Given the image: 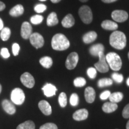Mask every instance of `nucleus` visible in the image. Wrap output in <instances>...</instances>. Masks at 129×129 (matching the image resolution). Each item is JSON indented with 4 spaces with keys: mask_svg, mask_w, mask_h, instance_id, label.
Segmentation results:
<instances>
[{
    "mask_svg": "<svg viewBox=\"0 0 129 129\" xmlns=\"http://www.w3.org/2000/svg\"><path fill=\"white\" fill-rule=\"evenodd\" d=\"M126 37L122 32L115 30L111 34L109 37V44L117 50L123 49L126 46Z\"/></svg>",
    "mask_w": 129,
    "mask_h": 129,
    "instance_id": "nucleus-1",
    "label": "nucleus"
},
{
    "mask_svg": "<svg viewBox=\"0 0 129 129\" xmlns=\"http://www.w3.org/2000/svg\"><path fill=\"white\" fill-rule=\"evenodd\" d=\"M70 46V43L65 35L62 34L54 35L51 40V47L53 49L57 51H63L68 49Z\"/></svg>",
    "mask_w": 129,
    "mask_h": 129,
    "instance_id": "nucleus-2",
    "label": "nucleus"
},
{
    "mask_svg": "<svg viewBox=\"0 0 129 129\" xmlns=\"http://www.w3.org/2000/svg\"><path fill=\"white\" fill-rule=\"evenodd\" d=\"M105 58L111 69L115 71L120 70L122 67V60L118 54L114 52H110L106 54Z\"/></svg>",
    "mask_w": 129,
    "mask_h": 129,
    "instance_id": "nucleus-3",
    "label": "nucleus"
},
{
    "mask_svg": "<svg viewBox=\"0 0 129 129\" xmlns=\"http://www.w3.org/2000/svg\"><path fill=\"white\" fill-rule=\"evenodd\" d=\"M78 14L81 20L85 24H90L93 20V13L87 6H83L79 9Z\"/></svg>",
    "mask_w": 129,
    "mask_h": 129,
    "instance_id": "nucleus-4",
    "label": "nucleus"
},
{
    "mask_svg": "<svg viewBox=\"0 0 129 129\" xmlns=\"http://www.w3.org/2000/svg\"><path fill=\"white\" fill-rule=\"evenodd\" d=\"M25 99V95L23 91L20 88H16L11 93V100L14 104L20 105L23 104Z\"/></svg>",
    "mask_w": 129,
    "mask_h": 129,
    "instance_id": "nucleus-5",
    "label": "nucleus"
},
{
    "mask_svg": "<svg viewBox=\"0 0 129 129\" xmlns=\"http://www.w3.org/2000/svg\"><path fill=\"white\" fill-rule=\"evenodd\" d=\"M98 57H99V62L94 64L95 68L101 73H105V72H108L109 67L106 62L105 55L104 54V52L100 53Z\"/></svg>",
    "mask_w": 129,
    "mask_h": 129,
    "instance_id": "nucleus-6",
    "label": "nucleus"
},
{
    "mask_svg": "<svg viewBox=\"0 0 129 129\" xmlns=\"http://www.w3.org/2000/svg\"><path fill=\"white\" fill-rule=\"evenodd\" d=\"M30 43L36 48H41L44 44V40L41 34L37 32L32 33L29 37Z\"/></svg>",
    "mask_w": 129,
    "mask_h": 129,
    "instance_id": "nucleus-7",
    "label": "nucleus"
},
{
    "mask_svg": "<svg viewBox=\"0 0 129 129\" xmlns=\"http://www.w3.org/2000/svg\"><path fill=\"white\" fill-rule=\"evenodd\" d=\"M79 57L78 54L76 52H72L67 57L65 62L66 67L68 69L72 70L76 67L78 62Z\"/></svg>",
    "mask_w": 129,
    "mask_h": 129,
    "instance_id": "nucleus-8",
    "label": "nucleus"
},
{
    "mask_svg": "<svg viewBox=\"0 0 129 129\" xmlns=\"http://www.w3.org/2000/svg\"><path fill=\"white\" fill-rule=\"evenodd\" d=\"M20 81L26 87L31 88L35 85V80L34 77L29 72H25L21 75Z\"/></svg>",
    "mask_w": 129,
    "mask_h": 129,
    "instance_id": "nucleus-9",
    "label": "nucleus"
},
{
    "mask_svg": "<svg viewBox=\"0 0 129 129\" xmlns=\"http://www.w3.org/2000/svg\"><path fill=\"white\" fill-rule=\"evenodd\" d=\"M111 17L113 20L117 22H124L128 19V13L124 10H117L112 12Z\"/></svg>",
    "mask_w": 129,
    "mask_h": 129,
    "instance_id": "nucleus-10",
    "label": "nucleus"
},
{
    "mask_svg": "<svg viewBox=\"0 0 129 129\" xmlns=\"http://www.w3.org/2000/svg\"><path fill=\"white\" fill-rule=\"evenodd\" d=\"M32 26L28 22H25L22 23L21 27V36L23 39L27 40L29 38V37L32 34Z\"/></svg>",
    "mask_w": 129,
    "mask_h": 129,
    "instance_id": "nucleus-11",
    "label": "nucleus"
},
{
    "mask_svg": "<svg viewBox=\"0 0 129 129\" xmlns=\"http://www.w3.org/2000/svg\"><path fill=\"white\" fill-rule=\"evenodd\" d=\"M88 116V112L86 109H80L74 113L72 117L76 121H83L86 120Z\"/></svg>",
    "mask_w": 129,
    "mask_h": 129,
    "instance_id": "nucleus-12",
    "label": "nucleus"
},
{
    "mask_svg": "<svg viewBox=\"0 0 129 129\" xmlns=\"http://www.w3.org/2000/svg\"><path fill=\"white\" fill-rule=\"evenodd\" d=\"M38 107L42 112L46 115H51L52 112V109L49 103L46 101H41L38 103Z\"/></svg>",
    "mask_w": 129,
    "mask_h": 129,
    "instance_id": "nucleus-13",
    "label": "nucleus"
},
{
    "mask_svg": "<svg viewBox=\"0 0 129 129\" xmlns=\"http://www.w3.org/2000/svg\"><path fill=\"white\" fill-rule=\"evenodd\" d=\"M84 96L85 101L91 104L94 101L95 98H96V93L94 88L91 87H88L85 89Z\"/></svg>",
    "mask_w": 129,
    "mask_h": 129,
    "instance_id": "nucleus-14",
    "label": "nucleus"
},
{
    "mask_svg": "<svg viewBox=\"0 0 129 129\" xmlns=\"http://www.w3.org/2000/svg\"><path fill=\"white\" fill-rule=\"evenodd\" d=\"M2 106L3 109L10 115H13L16 112L15 106L9 100H4L2 102Z\"/></svg>",
    "mask_w": 129,
    "mask_h": 129,
    "instance_id": "nucleus-15",
    "label": "nucleus"
},
{
    "mask_svg": "<svg viewBox=\"0 0 129 129\" xmlns=\"http://www.w3.org/2000/svg\"><path fill=\"white\" fill-rule=\"evenodd\" d=\"M42 90H43V92L45 96L47 97H51L56 94L57 88L54 85L51 84H46V85L42 88Z\"/></svg>",
    "mask_w": 129,
    "mask_h": 129,
    "instance_id": "nucleus-16",
    "label": "nucleus"
},
{
    "mask_svg": "<svg viewBox=\"0 0 129 129\" xmlns=\"http://www.w3.org/2000/svg\"><path fill=\"white\" fill-rule=\"evenodd\" d=\"M105 50L104 45L102 44H97L93 45L89 49V52L91 55L94 57H98L99 53L101 52H104Z\"/></svg>",
    "mask_w": 129,
    "mask_h": 129,
    "instance_id": "nucleus-17",
    "label": "nucleus"
},
{
    "mask_svg": "<svg viewBox=\"0 0 129 129\" xmlns=\"http://www.w3.org/2000/svg\"><path fill=\"white\" fill-rule=\"evenodd\" d=\"M75 24V19L71 14H67L62 21V25L65 28H69Z\"/></svg>",
    "mask_w": 129,
    "mask_h": 129,
    "instance_id": "nucleus-18",
    "label": "nucleus"
},
{
    "mask_svg": "<svg viewBox=\"0 0 129 129\" xmlns=\"http://www.w3.org/2000/svg\"><path fill=\"white\" fill-rule=\"evenodd\" d=\"M98 34L94 31H90L85 34L83 37V42L85 44H90L96 40Z\"/></svg>",
    "mask_w": 129,
    "mask_h": 129,
    "instance_id": "nucleus-19",
    "label": "nucleus"
},
{
    "mask_svg": "<svg viewBox=\"0 0 129 129\" xmlns=\"http://www.w3.org/2000/svg\"><path fill=\"white\" fill-rule=\"evenodd\" d=\"M24 13V8L21 4H17L13 7L10 11V15L13 17H18L22 15Z\"/></svg>",
    "mask_w": 129,
    "mask_h": 129,
    "instance_id": "nucleus-20",
    "label": "nucleus"
},
{
    "mask_svg": "<svg viewBox=\"0 0 129 129\" xmlns=\"http://www.w3.org/2000/svg\"><path fill=\"white\" fill-rule=\"evenodd\" d=\"M101 26L104 29L109 30H115L118 28V25L116 22L109 20H104L101 23Z\"/></svg>",
    "mask_w": 129,
    "mask_h": 129,
    "instance_id": "nucleus-21",
    "label": "nucleus"
},
{
    "mask_svg": "<svg viewBox=\"0 0 129 129\" xmlns=\"http://www.w3.org/2000/svg\"><path fill=\"white\" fill-rule=\"evenodd\" d=\"M118 108V105L117 104L109 102H106L103 105L102 110L104 112L106 113H111L114 112L117 110Z\"/></svg>",
    "mask_w": 129,
    "mask_h": 129,
    "instance_id": "nucleus-22",
    "label": "nucleus"
},
{
    "mask_svg": "<svg viewBox=\"0 0 129 129\" xmlns=\"http://www.w3.org/2000/svg\"><path fill=\"white\" fill-rule=\"evenodd\" d=\"M59 22L57 14L56 13L52 12L49 14L47 19V25L48 26H53L57 25Z\"/></svg>",
    "mask_w": 129,
    "mask_h": 129,
    "instance_id": "nucleus-23",
    "label": "nucleus"
},
{
    "mask_svg": "<svg viewBox=\"0 0 129 129\" xmlns=\"http://www.w3.org/2000/svg\"><path fill=\"white\" fill-rule=\"evenodd\" d=\"M122 98H123V94L121 92L111 93L110 96L109 97V101H110L111 102L115 103V104H117V103L121 101Z\"/></svg>",
    "mask_w": 129,
    "mask_h": 129,
    "instance_id": "nucleus-24",
    "label": "nucleus"
},
{
    "mask_svg": "<svg viewBox=\"0 0 129 129\" xmlns=\"http://www.w3.org/2000/svg\"><path fill=\"white\" fill-rule=\"evenodd\" d=\"M40 63L45 68L48 69L52 66L53 60L49 56H44V57H43L40 59Z\"/></svg>",
    "mask_w": 129,
    "mask_h": 129,
    "instance_id": "nucleus-25",
    "label": "nucleus"
},
{
    "mask_svg": "<svg viewBox=\"0 0 129 129\" xmlns=\"http://www.w3.org/2000/svg\"><path fill=\"white\" fill-rule=\"evenodd\" d=\"M35 125L34 122L32 121L28 120L25 122L21 123L17 126L16 129H35Z\"/></svg>",
    "mask_w": 129,
    "mask_h": 129,
    "instance_id": "nucleus-26",
    "label": "nucleus"
},
{
    "mask_svg": "<svg viewBox=\"0 0 129 129\" xmlns=\"http://www.w3.org/2000/svg\"><path fill=\"white\" fill-rule=\"evenodd\" d=\"M1 30V33H0V37H1V40L4 41H7L9 39L10 37L11 30L10 29V28L5 27V28H3Z\"/></svg>",
    "mask_w": 129,
    "mask_h": 129,
    "instance_id": "nucleus-27",
    "label": "nucleus"
},
{
    "mask_svg": "<svg viewBox=\"0 0 129 129\" xmlns=\"http://www.w3.org/2000/svg\"><path fill=\"white\" fill-rule=\"evenodd\" d=\"M113 84V81L110 78H102L98 82V85L99 87H104L111 85Z\"/></svg>",
    "mask_w": 129,
    "mask_h": 129,
    "instance_id": "nucleus-28",
    "label": "nucleus"
},
{
    "mask_svg": "<svg viewBox=\"0 0 129 129\" xmlns=\"http://www.w3.org/2000/svg\"><path fill=\"white\" fill-rule=\"evenodd\" d=\"M59 103L62 108H64L67 105V97L66 94L63 92L61 93L59 96Z\"/></svg>",
    "mask_w": 129,
    "mask_h": 129,
    "instance_id": "nucleus-29",
    "label": "nucleus"
},
{
    "mask_svg": "<svg viewBox=\"0 0 129 129\" xmlns=\"http://www.w3.org/2000/svg\"><path fill=\"white\" fill-rule=\"evenodd\" d=\"M43 19H44V17H43V16L40 15V14H37V15L33 16L30 18V22L34 25H38V24H40L43 22Z\"/></svg>",
    "mask_w": 129,
    "mask_h": 129,
    "instance_id": "nucleus-30",
    "label": "nucleus"
},
{
    "mask_svg": "<svg viewBox=\"0 0 129 129\" xmlns=\"http://www.w3.org/2000/svg\"><path fill=\"white\" fill-rule=\"evenodd\" d=\"M86 84V81L83 77H78L75 78L74 81V84L75 87H81L84 86Z\"/></svg>",
    "mask_w": 129,
    "mask_h": 129,
    "instance_id": "nucleus-31",
    "label": "nucleus"
},
{
    "mask_svg": "<svg viewBox=\"0 0 129 129\" xmlns=\"http://www.w3.org/2000/svg\"><path fill=\"white\" fill-rule=\"evenodd\" d=\"M112 80L117 83H121L124 80L123 76L122 74H118L117 72H114L111 75Z\"/></svg>",
    "mask_w": 129,
    "mask_h": 129,
    "instance_id": "nucleus-32",
    "label": "nucleus"
},
{
    "mask_svg": "<svg viewBox=\"0 0 129 129\" xmlns=\"http://www.w3.org/2000/svg\"><path fill=\"white\" fill-rule=\"evenodd\" d=\"M79 103V98L78 94L76 93H73L71 96L70 98V104L72 106H75L78 105Z\"/></svg>",
    "mask_w": 129,
    "mask_h": 129,
    "instance_id": "nucleus-33",
    "label": "nucleus"
},
{
    "mask_svg": "<svg viewBox=\"0 0 129 129\" xmlns=\"http://www.w3.org/2000/svg\"><path fill=\"white\" fill-rule=\"evenodd\" d=\"M46 9L47 6L46 5L43 4H37L34 7L35 12L37 13H43L46 10Z\"/></svg>",
    "mask_w": 129,
    "mask_h": 129,
    "instance_id": "nucleus-34",
    "label": "nucleus"
},
{
    "mask_svg": "<svg viewBox=\"0 0 129 129\" xmlns=\"http://www.w3.org/2000/svg\"><path fill=\"white\" fill-rule=\"evenodd\" d=\"M87 74L89 78L91 79H94L96 77L97 70L95 68L90 67L89 68H88L87 71Z\"/></svg>",
    "mask_w": 129,
    "mask_h": 129,
    "instance_id": "nucleus-35",
    "label": "nucleus"
},
{
    "mask_svg": "<svg viewBox=\"0 0 129 129\" xmlns=\"http://www.w3.org/2000/svg\"><path fill=\"white\" fill-rule=\"evenodd\" d=\"M40 129H58V128L55 124L48 122V123H46L41 125Z\"/></svg>",
    "mask_w": 129,
    "mask_h": 129,
    "instance_id": "nucleus-36",
    "label": "nucleus"
},
{
    "mask_svg": "<svg viewBox=\"0 0 129 129\" xmlns=\"http://www.w3.org/2000/svg\"><path fill=\"white\" fill-rule=\"evenodd\" d=\"M20 50V46L17 43H14L12 46V51L14 56H17Z\"/></svg>",
    "mask_w": 129,
    "mask_h": 129,
    "instance_id": "nucleus-37",
    "label": "nucleus"
},
{
    "mask_svg": "<svg viewBox=\"0 0 129 129\" xmlns=\"http://www.w3.org/2000/svg\"><path fill=\"white\" fill-rule=\"evenodd\" d=\"M0 54H1L2 57L3 58H4V59H7V58H9L10 56L9 51L8 50L7 48H3L1 50V53H0Z\"/></svg>",
    "mask_w": 129,
    "mask_h": 129,
    "instance_id": "nucleus-38",
    "label": "nucleus"
},
{
    "mask_svg": "<svg viewBox=\"0 0 129 129\" xmlns=\"http://www.w3.org/2000/svg\"><path fill=\"white\" fill-rule=\"evenodd\" d=\"M122 117L124 118H129V104L124 108L122 112Z\"/></svg>",
    "mask_w": 129,
    "mask_h": 129,
    "instance_id": "nucleus-39",
    "label": "nucleus"
},
{
    "mask_svg": "<svg viewBox=\"0 0 129 129\" xmlns=\"http://www.w3.org/2000/svg\"><path fill=\"white\" fill-rule=\"evenodd\" d=\"M110 94V91H109V90H106V91H104V92L101 93V95H100V98H101L102 100H106L108 98H109Z\"/></svg>",
    "mask_w": 129,
    "mask_h": 129,
    "instance_id": "nucleus-40",
    "label": "nucleus"
},
{
    "mask_svg": "<svg viewBox=\"0 0 129 129\" xmlns=\"http://www.w3.org/2000/svg\"><path fill=\"white\" fill-rule=\"evenodd\" d=\"M5 8H6V5H5L4 3L0 1V12L5 9Z\"/></svg>",
    "mask_w": 129,
    "mask_h": 129,
    "instance_id": "nucleus-41",
    "label": "nucleus"
},
{
    "mask_svg": "<svg viewBox=\"0 0 129 129\" xmlns=\"http://www.w3.org/2000/svg\"><path fill=\"white\" fill-rule=\"evenodd\" d=\"M102 1L105 3H111L115 2V1H117V0H102Z\"/></svg>",
    "mask_w": 129,
    "mask_h": 129,
    "instance_id": "nucleus-42",
    "label": "nucleus"
},
{
    "mask_svg": "<svg viewBox=\"0 0 129 129\" xmlns=\"http://www.w3.org/2000/svg\"><path fill=\"white\" fill-rule=\"evenodd\" d=\"M3 28H4V23H3L2 19L0 18V30L2 29Z\"/></svg>",
    "mask_w": 129,
    "mask_h": 129,
    "instance_id": "nucleus-43",
    "label": "nucleus"
},
{
    "mask_svg": "<svg viewBox=\"0 0 129 129\" xmlns=\"http://www.w3.org/2000/svg\"><path fill=\"white\" fill-rule=\"evenodd\" d=\"M50 1L52 2L53 3H57L59 2H60L61 0H50Z\"/></svg>",
    "mask_w": 129,
    "mask_h": 129,
    "instance_id": "nucleus-44",
    "label": "nucleus"
},
{
    "mask_svg": "<svg viewBox=\"0 0 129 129\" xmlns=\"http://www.w3.org/2000/svg\"><path fill=\"white\" fill-rule=\"evenodd\" d=\"M126 129H129V120L128 121V122H127V124H126Z\"/></svg>",
    "mask_w": 129,
    "mask_h": 129,
    "instance_id": "nucleus-45",
    "label": "nucleus"
},
{
    "mask_svg": "<svg viewBox=\"0 0 129 129\" xmlns=\"http://www.w3.org/2000/svg\"><path fill=\"white\" fill-rule=\"evenodd\" d=\"M126 84H127V85H128V86H129V77L128 78H127V81H126Z\"/></svg>",
    "mask_w": 129,
    "mask_h": 129,
    "instance_id": "nucleus-46",
    "label": "nucleus"
},
{
    "mask_svg": "<svg viewBox=\"0 0 129 129\" xmlns=\"http://www.w3.org/2000/svg\"><path fill=\"white\" fill-rule=\"evenodd\" d=\"M81 2H83V3H85V2H87V1H88V0H80Z\"/></svg>",
    "mask_w": 129,
    "mask_h": 129,
    "instance_id": "nucleus-47",
    "label": "nucleus"
},
{
    "mask_svg": "<svg viewBox=\"0 0 129 129\" xmlns=\"http://www.w3.org/2000/svg\"><path fill=\"white\" fill-rule=\"evenodd\" d=\"M1 90H2V87H1V85L0 84V93H1Z\"/></svg>",
    "mask_w": 129,
    "mask_h": 129,
    "instance_id": "nucleus-48",
    "label": "nucleus"
},
{
    "mask_svg": "<svg viewBox=\"0 0 129 129\" xmlns=\"http://www.w3.org/2000/svg\"><path fill=\"white\" fill-rule=\"evenodd\" d=\"M40 1H46V0H40Z\"/></svg>",
    "mask_w": 129,
    "mask_h": 129,
    "instance_id": "nucleus-49",
    "label": "nucleus"
},
{
    "mask_svg": "<svg viewBox=\"0 0 129 129\" xmlns=\"http://www.w3.org/2000/svg\"><path fill=\"white\" fill-rule=\"evenodd\" d=\"M128 59H129V52L128 53Z\"/></svg>",
    "mask_w": 129,
    "mask_h": 129,
    "instance_id": "nucleus-50",
    "label": "nucleus"
}]
</instances>
